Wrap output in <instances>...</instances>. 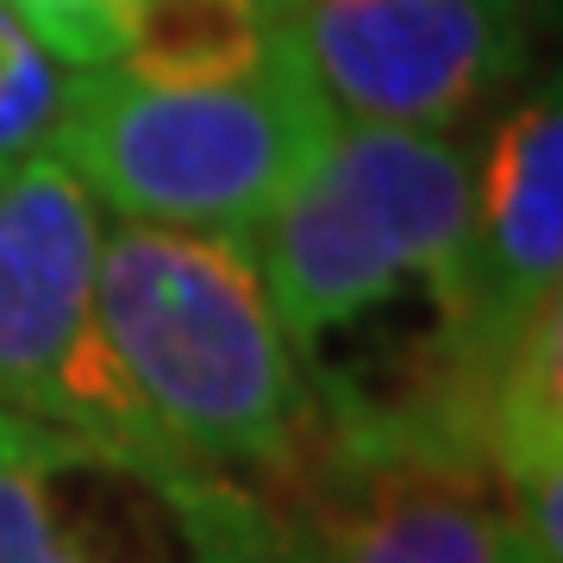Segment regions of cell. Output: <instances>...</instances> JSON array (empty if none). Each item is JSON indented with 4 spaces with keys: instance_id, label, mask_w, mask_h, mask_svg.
I'll return each instance as SVG.
<instances>
[{
    "instance_id": "6",
    "label": "cell",
    "mask_w": 563,
    "mask_h": 563,
    "mask_svg": "<svg viewBox=\"0 0 563 563\" xmlns=\"http://www.w3.org/2000/svg\"><path fill=\"white\" fill-rule=\"evenodd\" d=\"M520 0H282L276 38L339 125L451 132L488 120L532 63Z\"/></svg>"
},
{
    "instance_id": "9",
    "label": "cell",
    "mask_w": 563,
    "mask_h": 563,
    "mask_svg": "<svg viewBox=\"0 0 563 563\" xmlns=\"http://www.w3.org/2000/svg\"><path fill=\"white\" fill-rule=\"evenodd\" d=\"M76 457L81 444L0 413V563H125L76 514Z\"/></svg>"
},
{
    "instance_id": "3",
    "label": "cell",
    "mask_w": 563,
    "mask_h": 563,
    "mask_svg": "<svg viewBox=\"0 0 563 563\" xmlns=\"http://www.w3.org/2000/svg\"><path fill=\"white\" fill-rule=\"evenodd\" d=\"M163 501L188 563H532L483 470L351 439L320 413L282 476L195 470Z\"/></svg>"
},
{
    "instance_id": "11",
    "label": "cell",
    "mask_w": 563,
    "mask_h": 563,
    "mask_svg": "<svg viewBox=\"0 0 563 563\" xmlns=\"http://www.w3.org/2000/svg\"><path fill=\"white\" fill-rule=\"evenodd\" d=\"M7 7L69 69H101L120 57V0H7Z\"/></svg>"
},
{
    "instance_id": "8",
    "label": "cell",
    "mask_w": 563,
    "mask_h": 563,
    "mask_svg": "<svg viewBox=\"0 0 563 563\" xmlns=\"http://www.w3.org/2000/svg\"><path fill=\"white\" fill-rule=\"evenodd\" d=\"M276 57L269 0H120V57L132 81L220 88Z\"/></svg>"
},
{
    "instance_id": "7",
    "label": "cell",
    "mask_w": 563,
    "mask_h": 563,
    "mask_svg": "<svg viewBox=\"0 0 563 563\" xmlns=\"http://www.w3.org/2000/svg\"><path fill=\"white\" fill-rule=\"evenodd\" d=\"M563 276V95L544 81L507 107L476 157L470 239L432 288L439 344L495 376L520 332L558 313Z\"/></svg>"
},
{
    "instance_id": "2",
    "label": "cell",
    "mask_w": 563,
    "mask_h": 563,
    "mask_svg": "<svg viewBox=\"0 0 563 563\" xmlns=\"http://www.w3.org/2000/svg\"><path fill=\"white\" fill-rule=\"evenodd\" d=\"M332 125L276 38L257 76L220 88H157L113 63L76 69L63 81L51 151L120 220L244 244L320 157Z\"/></svg>"
},
{
    "instance_id": "5",
    "label": "cell",
    "mask_w": 563,
    "mask_h": 563,
    "mask_svg": "<svg viewBox=\"0 0 563 563\" xmlns=\"http://www.w3.org/2000/svg\"><path fill=\"white\" fill-rule=\"evenodd\" d=\"M101 207L57 151L0 169V413L144 483L195 470L169 451L95 320Z\"/></svg>"
},
{
    "instance_id": "13",
    "label": "cell",
    "mask_w": 563,
    "mask_h": 563,
    "mask_svg": "<svg viewBox=\"0 0 563 563\" xmlns=\"http://www.w3.org/2000/svg\"><path fill=\"white\" fill-rule=\"evenodd\" d=\"M269 13H282V0H269Z\"/></svg>"
},
{
    "instance_id": "12",
    "label": "cell",
    "mask_w": 563,
    "mask_h": 563,
    "mask_svg": "<svg viewBox=\"0 0 563 563\" xmlns=\"http://www.w3.org/2000/svg\"><path fill=\"white\" fill-rule=\"evenodd\" d=\"M526 13H532V20H551V7H558V0H520Z\"/></svg>"
},
{
    "instance_id": "1",
    "label": "cell",
    "mask_w": 563,
    "mask_h": 563,
    "mask_svg": "<svg viewBox=\"0 0 563 563\" xmlns=\"http://www.w3.org/2000/svg\"><path fill=\"white\" fill-rule=\"evenodd\" d=\"M95 320L176 457L239 483L301 457L320 388L244 244L120 220L101 239Z\"/></svg>"
},
{
    "instance_id": "10",
    "label": "cell",
    "mask_w": 563,
    "mask_h": 563,
    "mask_svg": "<svg viewBox=\"0 0 563 563\" xmlns=\"http://www.w3.org/2000/svg\"><path fill=\"white\" fill-rule=\"evenodd\" d=\"M63 81H69L63 63L0 0V169L51 151L57 113H63Z\"/></svg>"
},
{
    "instance_id": "4",
    "label": "cell",
    "mask_w": 563,
    "mask_h": 563,
    "mask_svg": "<svg viewBox=\"0 0 563 563\" xmlns=\"http://www.w3.org/2000/svg\"><path fill=\"white\" fill-rule=\"evenodd\" d=\"M476 151L451 132L332 125L320 157L244 239L288 339L313 344L407 282L439 288L470 239Z\"/></svg>"
}]
</instances>
